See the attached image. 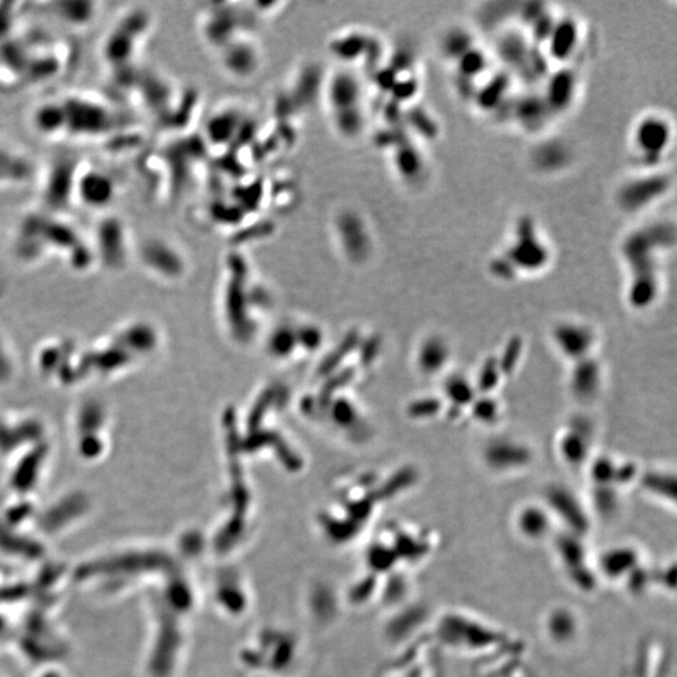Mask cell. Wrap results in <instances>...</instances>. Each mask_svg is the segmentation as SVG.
I'll list each match as a JSON object with an SVG mask.
<instances>
[{
  "label": "cell",
  "instance_id": "8992f818",
  "mask_svg": "<svg viewBox=\"0 0 677 677\" xmlns=\"http://www.w3.org/2000/svg\"><path fill=\"white\" fill-rule=\"evenodd\" d=\"M549 511L541 507L528 506L520 511L517 517V530L528 542H542L552 531V518Z\"/></svg>",
  "mask_w": 677,
  "mask_h": 677
},
{
  "label": "cell",
  "instance_id": "6da1fadb",
  "mask_svg": "<svg viewBox=\"0 0 677 677\" xmlns=\"http://www.w3.org/2000/svg\"><path fill=\"white\" fill-rule=\"evenodd\" d=\"M581 536L566 532L555 542L556 558L571 584L582 591H592L598 584L596 566L591 565L589 551ZM586 592V593H587Z\"/></svg>",
  "mask_w": 677,
  "mask_h": 677
},
{
  "label": "cell",
  "instance_id": "5b68a950",
  "mask_svg": "<svg viewBox=\"0 0 677 677\" xmlns=\"http://www.w3.org/2000/svg\"><path fill=\"white\" fill-rule=\"evenodd\" d=\"M544 632L549 641L560 648H566L574 643L579 635V619L577 613L570 607L556 606L544 619Z\"/></svg>",
  "mask_w": 677,
  "mask_h": 677
},
{
  "label": "cell",
  "instance_id": "277c9868",
  "mask_svg": "<svg viewBox=\"0 0 677 677\" xmlns=\"http://www.w3.org/2000/svg\"><path fill=\"white\" fill-rule=\"evenodd\" d=\"M34 164L25 153L0 140V187L24 185L33 178Z\"/></svg>",
  "mask_w": 677,
  "mask_h": 677
},
{
  "label": "cell",
  "instance_id": "3957f363",
  "mask_svg": "<svg viewBox=\"0 0 677 677\" xmlns=\"http://www.w3.org/2000/svg\"><path fill=\"white\" fill-rule=\"evenodd\" d=\"M595 566L598 578L627 584L643 568V560L640 551L635 547L616 546L606 549L596 560Z\"/></svg>",
  "mask_w": 677,
  "mask_h": 677
},
{
  "label": "cell",
  "instance_id": "7a4b0ae2",
  "mask_svg": "<svg viewBox=\"0 0 677 677\" xmlns=\"http://www.w3.org/2000/svg\"><path fill=\"white\" fill-rule=\"evenodd\" d=\"M118 182L100 167H79L77 171L73 199L81 204L103 210L117 199Z\"/></svg>",
  "mask_w": 677,
  "mask_h": 677
}]
</instances>
